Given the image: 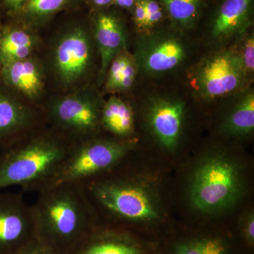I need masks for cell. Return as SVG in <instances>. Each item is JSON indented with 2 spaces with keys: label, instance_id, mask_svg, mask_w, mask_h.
<instances>
[{
  "label": "cell",
  "instance_id": "cell-6",
  "mask_svg": "<svg viewBox=\"0 0 254 254\" xmlns=\"http://www.w3.org/2000/svg\"><path fill=\"white\" fill-rule=\"evenodd\" d=\"M133 146L131 139L102 134L76 142L46 188L64 184L82 185L109 173L128 158Z\"/></svg>",
  "mask_w": 254,
  "mask_h": 254
},
{
  "label": "cell",
  "instance_id": "cell-1",
  "mask_svg": "<svg viewBox=\"0 0 254 254\" xmlns=\"http://www.w3.org/2000/svg\"><path fill=\"white\" fill-rule=\"evenodd\" d=\"M80 185L99 225L124 228L126 225L155 222L163 216L156 188L124 168L123 163L109 173Z\"/></svg>",
  "mask_w": 254,
  "mask_h": 254
},
{
  "label": "cell",
  "instance_id": "cell-15",
  "mask_svg": "<svg viewBox=\"0 0 254 254\" xmlns=\"http://www.w3.org/2000/svg\"><path fill=\"white\" fill-rule=\"evenodd\" d=\"M67 254H143V250L127 229L99 225Z\"/></svg>",
  "mask_w": 254,
  "mask_h": 254
},
{
  "label": "cell",
  "instance_id": "cell-13",
  "mask_svg": "<svg viewBox=\"0 0 254 254\" xmlns=\"http://www.w3.org/2000/svg\"><path fill=\"white\" fill-rule=\"evenodd\" d=\"M0 78L11 89L39 108H43L48 99L46 95L49 78L43 60L37 54L0 68Z\"/></svg>",
  "mask_w": 254,
  "mask_h": 254
},
{
  "label": "cell",
  "instance_id": "cell-27",
  "mask_svg": "<svg viewBox=\"0 0 254 254\" xmlns=\"http://www.w3.org/2000/svg\"><path fill=\"white\" fill-rule=\"evenodd\" d=\"M133 21L136 26V29L141 32L142 34L146 33V10H145L144 1L143 0H136L134 5L131 9Z\"/></svg>",
  "mask_w": 254,
  "mask_h": 254
},
{
  "label": "cell",
  "instance_id": "cell-31",
  "mask_svg": "<svg viewBox=\"0 0 254 254\" xmlns=\"http://www.w3.org/2000/svg\"><path fill=\"white\" fill-rule=\"evenodd\" d=\"M90 11L108 9L113 6V0H85Z\"/></svg>",
  "mask_w": 254,
  "mask_h": 254
},
{
  "label": "cell",
  "instance_id": "cell-2",
  "mask_svg": "<svg viewBox=\"0 0 254 254\" xmlns=\"http://www.w3.org/2000/svg\"><path fill=\"white\" fill-rule=\"evenodd\" d=\"M31 208L36 239L59 254H67L99 225L80 185L64 184L42 190Z\"/></svg>",
  "mask_w": 254,
  "mask_h": 254
},
{
  "label": "cell",
  "instance_id": "cell-28",
  "mask_svg": "<svg viewBox=\"0 0 254 254\" xmlns=\"http://www.w3.org/2000/svg\"><path fill=\"white\" fill-rule=\"evenodd\" d=\"M13 254H59L48 246L35 238Z\"/></svg>",
  "mask_w": 254,
  "mask_h": 254
},
{
  "label": "cell",
  "instance_id": "cell-23",
  "mask_svg": "<svg viewBox=\"0 0 254 254\" xmlns=\"http://www.w3.org/2000/svg\"><path fill=\"white\" fill-rule=\"evenodd\" d=\"M133 58V55L127 50V48H124L114 58L108 66L103 82L105 92L112 94L116 93L117 88L124 71Z\"/></svg>",
  "mask_w": 254,
  "mask_h": 254
},
{
  "label": "cell",
  "instance_id": "cell-11",
  "mask_svg": "<svg viewBox=\"0 0 254 254\" xmlns=\"http://www.w3.org/2000/svg\"><path fill=\"white\" fill-rule=\"evenodd\" d=\"M35 238L31 205L23 192H0V254H13Z\"/></svg>",
  "mask_w": 254,
  "mask_h": 254
},
{
  "label": "cell",
  "instance_id": "cell-20",
  "mask_svg": "<svg viewBox=\"0 0 254 254\" xmlns=\"http://www.w3.org/2000/svg\"><path fill=\"white\" fill-rule=\"evenodd\" d=\"M254 129V93L252 89L242 93L220 125L223 133L246 136Z\"/></svg>",
  "mask_w": 254,
  "mask_h": 254
},
{
  "label": "cell",
  "instance_id": "cell-24",
  "mask_svg": "<svg viewBox=\"0 0 254 254\" xmlns=\"http://www.w3.org/2000/svg\"><path fill=\"white\" fill-rule=\"evenodd\" d=\"M243 40L240 46L237 49H232L239 60L244 73L248 78L253 74L254 71V38L253 34L242 36Z\"/></svg>",
  "mask_w": 254,
  "mask_h": 254
},
{
  "label": "cell",
  "instance_id": "cell-33",
  "mask_svg": "<svg viewBox=\"0 0 254 254\" xmlns=\"http://www.w3.org/2000/svg\"><path fill=\"white\" fill-rule=\"evenodd\" d=\"M3 18H4V15H3L2 11H1V9H0V31H1V27H2L3 22H4Z\"/></svg>",
  "mask_w": 254,
  "mask_h": 254
},
{
  "label": "cell",
  "instance_id": "cell-32",
  "mask_svg": "<svg viewBox=\"0 0 254 254\" xmlns=\"http://www.w3.org/2000/svg\"><path fill=\"white\" fill-rule=\"evenodd\" d=\"M136 0H113V6L128 11H131Z\"/></svg>",
  "mask_w": 254,
  "mask_h": 254
},
{
  "label": "cell",
  "instance_id": "cell-7",
  "mask_svg": "<svg viewBox=\"0 0 254 254\" xmlns=\"http://www.w3.org/2000/svg\"><path fill=\"white\" fill-rule=\"evenodd\" d=\"M103 100L91 86L50 96L43 106L48 126L77 142L101 134Z\"/></svg>",
  "mask_w": 254,
  "mask_h": 254
},
{
  "label": "cell",
  "instance_id": "cell-26",
  "mask_svg": "<svg viewBox=\"0 0 254 254\" xmlns=\"http://www.w3.org/2000/svg\"><path fill=\"white\" fill-rule=\"evenodd\" d=\"M138 70H139V68H138L136 58L133 55V58L130 60L124 71L123 76H122L118 88H117L116 93H126L131 89L135 81H136Z\"/></svg>",
  "mask_w": 254,
  "mask_h": 254
},
{
  "label": "cell",
  "instance_id": "cell-9",
  "mask_svg": "<svg viewBox=\"0 0 254 254\" xmlns=\"http://www.w3.org/2000/svg\"><path fill=\"white\" fill-rule=\"evenodd\" d=\"M47 126L43 108L25 100L0 78V151Z\"/></svg>",
  "mask_w": 254,
  "mask_h": 254
},
{
  "label": "cell",
  "instance_id": "cell-4",
  "mask_svg": "<svg viewBox=\"0 0 254 254\" xmlns=\"http://www.w3.org/2000/svg\"><path fill=\"white\" fill-rule=\"evenodd\" d=\"M50 45L43 60L57 94L90 86L97 48L88 16L68 20L57 31Z\"/></svg>",
  "mask_w": 254,
  "mask_h": 254
},
{
  "label": "cell",
  "instance_id": "cell-30",
  "mask_svg": "<svg viewBox=\"0 0 254 254\" xmlns=\"http://www.w3.org/2000/svg\"><path fill=\"white\" fill-rule=\"evenodd\" d=\"M27 0H0V9L4 17L11 16L22 7Z\"/></svg>",
  "mask_w": 254,
  "mask_h": 254
},
{
  "label": "cell",
  "instance_id": "cell-21",
  "mask_svg": "<svg viewBox=\"0 0 254 254\" xmlns=\"http://www.w3.org/2000/svg\"><path fill=\"white\" fill-rule=\"evenodd\" d=\"M164 11L179 28L189 30L198 21L203 0H158Z\"/></svg>",
  "mask_w": 254,
  "mask_h": 254
},
{
  "label": "cell",
  "instance_id": "cell-19",
  "mask_svg": "<svg viewBox=\"0 0 254 254\" xmlns=\"http://www.w3.org/2000/svg\"><path fill=\"white\" fill-rule=\"evenodd\" d=\"M100 127L110 136L131 140L135 131V114L131 105L120 97L110 96L103 101Z\"/></svg>",
  "mask_w": 254,
  "mask_h": 254
},
{
  "label": "cell",
  "instance_id": "cell-29",
  "mask_svg": "<svg viewBox=\"0 0 254 254\" xmlns=\"http://www.w3.org/2000/svg\"><path fill=\"white\" fill-rule=\"evenodd\" d=\"M242 228L246 240L250 244L254 241V214L250 211L244 215L242 220Z\"/></svg>",
  "mask_w": 254,
  "mask_h": 254
},
{
  "label": "cell",
  "instance_id": "cell-25",
  "mask_svg": "<svg viewBox=\"0 0 254 254\" xmlns=\"http://www.w3.org/2000/svg\"><path fill=\"white\" fill-rule=\"evenodd\" d=\"M144 1L145 10H146V33H150V31L155 26H158L163 19V9L161 4L158 0H143Z\"/></svg>",
  "mask_w": 254,
  "mask_h": 254
},
{
  "label": "cell",
  "instance_id": "cell-10",
  "mask_svg": "<svg viewBox=\"0 0 254 254\" xmlns=\"http://www.w3.org/2000/svg\"><path fill=\"white\" fill-rule=\"evenodd\" d=\"M185 42L171 31L142 35L134 54L138 68L150 75L163 74L180 66L186 60Z\"/></svg>",
  "mask_w": 254,
  "mask_h": 254
},
{
  "label": "cell",
  "instance_id": "cell-8",
  "mask_svg": "<svg viewBox=\"0 0 254 254\" xmlns=\"http://www.w3.org/2000/svg\"><path fill=\"white\" fill-rule=\"evenodd\" d=\"M247 81L236 55L229 49L205 58L197 68L191 83L200 98L213 100L240 91Z\"/></svg>",
  "mask_w": 254,
  "mask_h": 254
},
{
  "label": "cell",
  "instance_id": "cell-14",
  "mask_svg": "<svg viewBox=\"0 0 254 254\" xmlns=\"http://www.w3.org/2000/svg\"><path fill=\"white\" fill-rule=\"evenodd\" d=\"M186 108L182 100L155 98L148 103L145 118L150 131L159 145L173 152L180 143Z\"/></svg>",
  "mask_w": 254,
  "mask_h": 254
},
{
  "label": "cell",
  "instance_id": "cell-17",
  "mask_svg": "<svg viewBox=\"0 0 254 254\" xmlns=\"http://www.w3.org/2000/svg\"><path fill=\"white\" fill-rule=\"evenodd\" d=\"M41 45L39 31L5 17L0 31V68L36 55Z\"/></svg>",
  "mask_w": 254,
  "mask_h": 254
},
{
  "label": "cell",
  "instance_id": "cell-5",
  "mask_svg": "<svg viewBox=\"0 0 254 254\" xmlns=\"http://www.w3.org/2000/svg\"><path fill=\"white\" fill-rule=\"evenodd\" d=\"M245 192L243 168L233 156L222 151L200 159L187 186L190 206L205 214L226 211L238 203Z\"/></svg>",
  "mask_w": 254,
  "mask_h": 254
},
{
  "label": "cell",
  "instance_id": "cell-12",
  "mask_svg": "<svg viewBox=\"0 0 254 254\" xmlns=\"http://www.w3.org/2000/svg\"><path fill=\"white\" fill-rule=\"evenodd\" d=\"M88 18L100 58L97 83L101 86L112 60L127 48L126 26L120 15L110 8L90 11Z\"/></svg>",
  "mask_w": 254,
  "mask_h": 254
},
{
  "label": "cell",
  "instance_id": "cell-22",
  "mask_svg": "<svg viewBox=\"0 0 254 254\" xmlns=\"http://www.w3.org/2000/svg\"><path fill=\"white\" fill-rule=\"evenodd\" d=\"M177 254H227L223 241L215 237H204L188 241L177 246Z\"/></svg>",
  "mask_w": 254,
  "mask_h": 254
},
{
  "label": "cell",
  "instance_id": "cell-16",
  "mask_svg": "<svg viewBox=\"0 0 254 254\" xmlns=\"http://www.w3.org/2000/svg\"><path fill=\"white\" fill-rule=\"evenodd\" d=\"M254 0H224L214 15L210 36L226 42L245 36L253 21Z\"/></svg>",
  "mask_w": 254,
  "mask_h": 254
},
{
  "label": "cell",
  "instance_id": "cell-18",
  "mask_svg": "<svg viewBox=\"0 0 254 254\" xmlns=\"http://www.w3.org/2000/svg\"><path fill=\"white\" fill-rule=\"evenodd\" d=\"M85 0H27L17 12L6 16L39 31L57 15L81 11Z\"/></svg>",
  "mask_w": 254,
  "mask_h": 254
},
{
  "label": "cell",
  "instance_id": "cell-3",
  "mask_svg": "<svg viewBox=\"0 0 254 254\" xmlns=\"http://www.w3.org/2000/svg\"><path fill=\"white\" fill-rule=\"evenodd\" d=\"M76 141L47 126L0 151V190L17 186L24 191L46 188Z\"/></svg>",
  "mask_w": 254,
  "mask_h": 254
}]
</instances>
